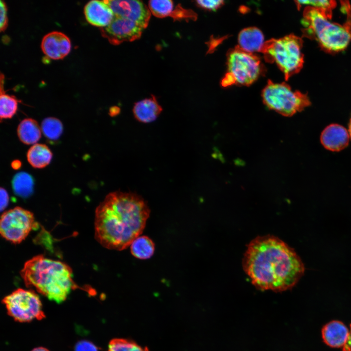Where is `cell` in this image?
<instances>
[{"label":"cell","instance_id":"23","mask_svg":"<svg viewBox=\"0 0 351 351\" xmlns=\"http://www.w3.org/2000/svg\"><path fill=\"white\" fill-rule=\"evenodd\" d=\"M41 130L47 138L55 140L58 139L63 132V125L58 118L49 117L44 118L41 124Z\"/></svg>","mask_w":351,"mask_h":351},{"label":"cell","instance_id":"15","mask_svg":"<svg viewBox=\"0 0 351 351\" xmlns=\"http://www.w3.org/2000/svg\"><path fill=\"white\" fill-rule=\"evenodd\" d=\"M321 332L326 345L332 348H341L346 344L350 331L342 322L332 320L324 326Z\"/></svg>","mask_w":351,"mask_h":351},{"label":"cell","instance_id":"34","mask_svg":"<svg viewBox=\"0 0 351 351\" xmlns=\"http://www.w3.org/2000/svg\"><path fill=\"white\" fill-rule=\"evenodd\" d=\"M31 351H49L48 349L44 348V347H37L36 348H34L33 350H32Z\"/></svg>","mask_w":351,"mask_h":351},{"label":"cell","instance_id":"21","mask_svg":"<svg viewBox=\"0 0 351 351\" xmlns=\"http://www.w3.org/2000/svg\"><path fill=\"white\" fill-rule=\"evenodd\" d=\"M4 77L0 75V117L2 119L12 118L16 113L18 109L19 100L12 95L6 94L3 88Z\"/></svg>","mask_w":351,"mask_h":351},{"label":"cell","instance_id":"30","mask_svg":"<svg viewBox=\"0 0 351 351\" xmlns=\"http://www.w3.org/2000/svg\"><path fill=\"white\" fill-rule=\"evenodd\" d=\"M0 211H2L8 205L9 202V195L6 190L2 187H0Z\"/></svg>","mask_w":351,"mask_h":351},{"label":"cell","instance_id":"5","mask_svg":"<svg viewBox=\"0 0 351 351\" xmlns=\"http://www.w3.org/2000/svg\"><path fill=\"white\" fill-rule=\"evenodd\" d=\"M303 40L293 34L265 42L260 52L266 61L275 63L286 80L298 73L304 63Z\"/></svg>","mask_w":351,"mask_h":351},{"label":"cell","instance_id":"11","mask_svg":"<svg viewBox=\"0 0 351 351\" xmlns=\"http://www.w3.org/2000/svg\"><path fill=\"white\" fill-rule=\"evenodd\" d=\"M115 16L132 20L143 29L147 27L151 12L142 1L137 0H106Z\"/></svg>","mask_w":351,"mask_h":351},{"label":"cell","instance_id":"2","mask_svg":"<svg viewBox=\"0 0 351 351\" xmlns=\"http://www.w3.org/2000/svg\"><path fill=\"white\" fill-rule=\"evenodd\" d=\"M150 214L147 203L140 195L110 193L96 209L95 238L106 249L124 250L142 234Z\"/></svg>","mask_w":351,"mask_h":351},{"label":"cell","instance_id":"8","mask_svg":"<svg viewBox=\"0 0 351 351\" xmlns=\"http://www.w3.org/2000/svg\"><path fill=\"white\" fill-rule=\"evenodd\" d=\"M2 301L8 314L16 321L27 322L45 317L39 297L32 290L18 289L5 296Z\"/></svg>","mask_w":351,"mask_h":351},{"label":"cell","instance_id":"26","mask_svg":"<svg viewBox=\"0 0 351 351\" xmlns=\"http://www.w3.org/2000/svg\"><path fill=\"white\" fill-rule=\"evenodd\" d=\"M295 2L298 8L302 5H307V7L313 8L322 12L331 19L332 10L336 6V2L334 0H297L295 1Z\"/></svg>","mask_w":351,"mask_h":351},{"label":"cell","instance_id":"17","mask_svg":"<svg viewBox=\"0 0 351 351\" xmlns=\"http://www.w3.org/2000/svg\"><path fill=\"white\" fill-rule=\"evenodd\" d=\"M264 36L260 30L255 27L243 29L238 34V46L248 53L260 52L265 43Z\"/></svg>","mask_w":351,"mask_h":351},{"label":"cell","instance_id":"32","mask_svg":"<svg viewBox=\"0 0 351 351\" xmlns=\"http://www.w3.org/2000/svg\"><path fill=\"white\" fill-rule=\"evenodd\" d=\"M120 113V109L117 106H113L109 110V115L111 117H115Z\"/></svg>","mask_w":351,"mask_h":351},{"label":"cell","instance_id":"18","mask_svg":"<svg viewBox=\"0 0 351 351\" xmlns=\"http://www.w3.org/2000/svg\"><path fill=\"white\" fill-rule=\"evenodd\" d=\"M41 131L37 121L28 118L24 119L20 123L17 134L20 140L24 144H35L41 137Z\"/></svg>","mask_w":351,"mask_h":351},{"label":"cell","instance_id":"35","mask_svg":"<svg viewBox=\"0 0 351 351\" xmlns=\"http://www.w3.org/2000/svg\"><path fill=\"white\" fill-rule=\"evenodd\" d=\"M349 133L350 136L351 138V118L349 125Z\"/></svg>","mask_w":351,"mask_h":351},{"label":"cell","instance_id":"27","mask_svg":"<svg viewBox=\"0 0 351 351\" xmlns=\"http://www.w3.org/2000/svg\"><path fill=\"white\" fill-rule=\"evenodd\" d=\"M196 2L197 4L200 7L211 11H214L218 9L224 4V2L223 0H197Z\"/></svg>","mask_w":351,"mask_h":351},{"label":"cell","instance_id":"3","mask_svg":"<svg viewBox=\"0 0 351 351\" xmlns=\"http://www.w3.org/2000/svg\"><path fill=\"white\" fill-rule=\"evenodd\" d=\"M20 274L27 287L35 288L49 300L60 303L78 286L66 263L38 255L27 261Z\"/></svg>","mask_w":351,"mask_h":351},{"label":"cell","instance_id":"6","mask_svg":"<svg viewBox=\"0 0 351 351\" xmlns=\"http://www.w3.org/2000/svg\"><path fill=\"white\" fill-rule=\"evenodd\" d=\"M227 72L221 81L224 87L234 84L248 86L263 74L265 68L260 58L238 46L227 54Z\"/></svg>","mask_w":351,"mask_h":351},{"label":"cell","instance_id":"7","mask_svg":"<svg viewBox=\"0 0 351 351\" xmlns=\"http://www.w3.org/2000/svg\"><path fill=\"white\" fill-rule=\"evenodd\" d=\"M261 96L269 109L285 117H291L311 104L307 94L293 90L285 82L277 83L269 80Z\"/></svg>","mask_w":351,"mask_h":351},{"label":"cell","instance_id":"20","mask_svg":"<svg viewBox=\"0 0 351 351\" xmlns=\"http://www.w3.org/2000/svg\"><path fill=\"white\" fill-rule=\"evenodd\" d=\"M130 246L132 254L136 258L142 260L151 257L155 250L153 241L146 235L138 236Z\"/></svg>","mask_w":351,"mask_h":351},{"label":"cell","instance_id":"10","mask_svg":"<svg viewBox=\"0 0 351 351\" xmlns=\"http://www.w3.org/2000/svg\"><path fill=\"white\" fill-rule=\"evenodd\" d=\"M144 29L136 23L127 19L115 17L107 26L101 28L102 36L114 45L139 39Z\"/></svg>","mask_w":351,"mask_h":351},{"label":"cell","instance_id":"33","mask_svg":"<svg viewBox=\"0 0 351 351\" xmlns=\"http://www.w3.org/2000/svg\"><path fill=\"white\" fill-rule=\"evenodd\" d=\"M21 165V164L20 161L18 160H15L12 162L11 166L13 169L17 170L20 167Z\"/></svg>","mask_w":351,"mask_h":351},{"label":"cell","instance_id":"28","mask_svg":"<svg viewBox=\"0 0 351 351\" xmlns=\"http://www.w3.org/2000/svg\"><path fill=\"white\" fill-rule=\"evenodd\" d=\"M0 30L1 32L4 31L8 26L7 8L5 2L2 0L0 1Z\"/></svg>","mask_w":351,"mask_h":351},{"label":"cell","instance_id":"1","mask_svg":"<svg viewBox=\"0 0 351 351\" xmlns=\"http://www.w3.org/2000/svg\"><path fill=\"white\" fill-rule=\"evenodd\" d=\"M243 266L257 289L275 292L292 289L305 271L294 250L278 238L269 235L257 237L249 243Z\"/></svg>","mask_w":351,"mask_h":351},{"label":"cell","instance_id":"19","mask_svg":"<svg viewBox=\"0 0 351 351\" xmlns=\"http://www.w3.org/2000/svg\"><path fill=\"white\" fill-rule=\"evenodd\" d=\"M53 154L49 148L44 144L36 143L32 145L27 153L30 164L35 168H43L51 161Z\"/></svg>","mask_w":351,"mask_h":351},{"label":"cell","instance_id":"24","mask_svg":"<svg viewBox=\"0 0 351 351\" xmlns=\"http://www.w3.org/2000/svg\"><path fill=\"white\" fill-rule=\"evenodd\" d=\"M108 351H149V350L147 347H143L133 340L116 338L110 341Z\"/></svg>","mask_w":351,"mask_h":351},{"label":"cell","instance_id":"12","mask_svg":"<svg viewBox=\"0 0 351 351\" xmlns=\"http://www.w3.org/2000/svg\"><path fill=\"white\" fill-rule=\"evenodd\" d=\"M41 48L48 58L55 60L62 59L70 52L71 41L63 33L53 31L43 37Z\"/></svg>","mask_w":351,"mask_h":351},{"label":"cell","instance_id":"31","mask_svg":"<svg viewBox=\"0 0 351 351\" xmlns=\"http://www.w3.org/2000/svg\"><path fill=\"white\" fill-rule=\"evenodd\" d=\"M343 351H351V324L350 325V331L348 339L343 347Z\"/></svg>","mask_w":351,"mask_h":351},{"label":"cell","instance_id":"13","mask_svg":"<svg viewBox=\"0 0 351 351\" xmlns=\"http://www.w3.org/2000/svg\"><path fill=\"white\" fill-rule=\"evenodd\" d=\"M84 13L90 24L100 28L108 26L115 17L105 0L89 1L84 7Z\"/></svg>","mask_w":351,"mask_h":351},{"label":"cell","instance_id":"14","mask_svg":"<svg viewBox=\"0 0 351 351\" xmlns=\"http://www.w3.org/2000/svg\"><path fill=\"white\" fill-rule=\"evenodd\" d=\"M349 138V133L345 128L337 124H332L323 130L320 141L327 150L338 152L348 146Z\"/></svg>","mask_w":351,"mask_h":351},{"label":"cell","instance_id":"22","mask_svg":"<svg viewBox=\"0 0 351 351\" xmlns=\"http://www.w3.org/2000/svg\"><path fill=\"white\" fill-rule=\"evenodd\" d=\"M12 184L15 194L20 197H27L33 193L34 180L32 176L26 172L17 174L13 178Z\"/></svg>","mask_w":351,"mask_h":351},{"label":"cell","instance_id":"9","mask_svg":"<svg viewBox=\"0 0 351 351\" xmlns=\"http://www.w3.org/2000/svg\"><path fill=\"white\" fill-rule=\"evenodd\" d=\"M38 227L33 214L20 207L5 211L1 216V235L14 244L21 242L32 229Z\"/></svg>","mask_w":351,"mask_h":351},{"label":"cell","instance_id":"29","mask_svg":"<svg viewBox=\"0 0 351 351\" xmlns=\"http://www.w3.org/2000/svg\"><path fill=\"white\" fill-rule=\"evenodd\" d=\"M75 351H98V349L92 342L87 340H81L76 344Z\"/></svg>","mask_w":351,"mask_h":351},{"label":"cell","instance_id":"25","mask_svg":"<svg viewBox=\"0 0 351 351\" xmlns=\"http://www.w3.org/2000/svg\"><path fill=\"white\" fill-rule=\"evenodd\" d=\"M174 4L170 0H152L149 2V8L156 17L163 18L171 16L174 10Z\"/></svg>","mask_w":351,"mask_h":351},{"label":"cell","instance_id":"4","mask_svg":"<svg viewBox=\"0 0 351 351\" xmlns=\"http://www.w3.org/2000/svg\"><path fill=\"white\" fill-rule=\"evenodd\" d=\"M302 23L305 36L315 39L328 52L343 51L351 41V25L333 22L316 9L305 8Z\"/></svg>","mask_w":351,"mask_h":351},{"label":"cell","instance_id":"16","mask_svg":"<svg viewBox=\"0 0 351 351\" xmlns=\"http://www.w3.org/2000/svg\"><path fill=\"white\" fill-rule=\"evenodd\" d=\"M162 111V108L153 96L135 103L133 113L136 119L142 123L155 121Z\"/></svg>","mask_w":351,"mask_h":351}]
</instances>
